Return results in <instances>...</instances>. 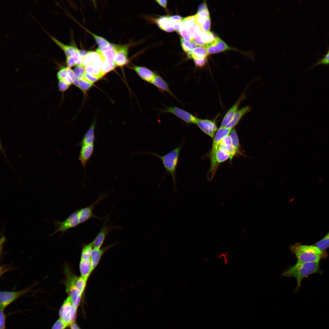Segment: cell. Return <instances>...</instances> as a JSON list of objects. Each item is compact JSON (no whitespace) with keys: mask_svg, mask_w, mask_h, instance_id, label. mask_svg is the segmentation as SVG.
<instances>
[{"mask_svg":"<svg viewBox=\"0 0 329 329\" xmlns=\"http://www.w3.org/2000/svg\"><path fill=\"white\" fill-rule=\"evenodd\" d=\"M194 62L195 65L199 67H202L206 65L207 62V58L199 59H194Z\"/></svg>","mask_w":329,"mask_h":329,"instance_id":"45","label":"cell"},{"mask_svg":"<svg viewBox=\"0 0 329 329\" xmlns=\"http://www.w3.org/2000/svg\"><path fill=\"white\" fill-rule=\"evenodd\" d=\"M119 226H107L105 223L92 242L93 248L100 249L106 237L111 231Z\"/></svg>","mask_w":329,"mask_h":329,"instance_id":"11","label":"cell"},{"mask_svg":"<svg viewBox=\"0 0 329 329\" xmlns=\"http://www.w3.org/2000/svg\"><path fill=\"white\" fill-rule=\"evenodd\" d=\"M232 130L226 127H220L214 137L210 154V164L208 174L209 180L211 179L214 177L218 166L216 157L220 142L223 138L230 134Z\"/></svg>","mask_w":329,"mask_h":329,"instance_id":"5","label":"cell"},{"mask_svg":"<svg viewBox=\"0 0 329 329\" xmlns=\"http://www.w3.org/2000/svg\"><path fill=\"white\" fill-rule=\"evenodd\" d=\"M104 198V195H101L92 204L73 212L63 221H60L56 220L54 222V225L55 226V230L50 236H52L59 232L64 234L69 229L76 227L91 218H96L100 219L101 218L94 214V208L96 204Z\"/></svg>","mask_w":329,"mask_h":329,"instance_id":"1","label":"cell"},{"mask_svg":"<svg viewBox=\"0 0 329 329\" xmlns=\"http://www.w3.org/2000/svg\"><path fill=\"white\" fill-rule=\"evenodd\" d=\"M289 249L297 261L302 262H319L327 256L326 250H322L314 245H303L298 242L291 245Z\"/></svg>","mask_w":329,"mask_h":329,"instance_id":"3","label":"cell"},{"mask_svg":"<svg viewBox=\"0 0 329 329\" xmlns=\"http://www.w3.org/2000/svg\"><path fill=\"white\" fill-rule=\"evenodd\" d=\"M66 63L67 67L71 68L76 65V63L72 56L66 57Z\"/></svg>","mask_w":329,"mask_h":329,"instance_id":"44","label":"cell"},{"mask_svg":"<svg viewBox=\"0 0 329 329\" xmlns=\"http://www.w3.org/2000/svg\"><path fill=\"white\" fill-rule=\"evenodd\" d=\"M116 52L114 62L116 66L122 67L129 62L128 58L129 47L127 45L116 44Z\"/></svg>","mask_w":329,"mask_h":329,"instance_id":"10","label":"cell"},{"mask_svg":"<svg viewBox=\"0 0 329 329\" xmlns=\"http://www.w3.org/2000/svg\"><path fill=\"white\" fill-rule=\"evenodd\" d=\"M321 274L319 262H302L297 261L294 265L290 267L285 271L281 276L286 277H292L297 280V285L295 292L300 288L302 280L305 278L315 273Z\"/></svg>","mask_w":329,"mask_h":329,"instance_id":"2","label":"cell"},{"mask_svg":"<svg viewBox=\"0 0 329 329\" xmlns=\"http://www.w3.org/2000/svg\"><path fill=\"white\" fill-rule=\"evenodd\" d=\"M68 326L60 319L59 318L55 322L51 329H65Z\"/></svg>","mask_w":329,"mask_h":329,"instance_id":"39","label":"cell"},{"mask_svg":"<svg viewBox=\"0 0 329 329\" xmlns=\"http://www.w3.org/2000/svg\"><path fill=\"white\" fill-rule=\"evenodd\" d=\"M232 144L235 149L237 154L244 155L241 152L240 144L237 133L235 128L232 129L230 133Z\"/></svg>","mask_w":329,"mask_h":329,"instance_id":"27","label":"cell"},{"mask_svg":"<svg viewBox=\"0 0 329 329\" xmlns=\"http://www.w3.org/2000/svg\"><path fill=\"white\" fill-rule=\"evenodd\" d=\"M181 45L183 50L188 54L196 47L197 44L193 41H187L182 37L180 38Z\"/></svg>","mask_w":329,"mask_h":329,"instance_id":"28","label":"cell"},{"mask_svg":"<svg viewBox=\"0 0 329 329\" xmlns=\"http://www.w3.org/2000/svg\"><path fill=\"white\" fill-rule=\"evenodd\" d=\"M207 5L206 2L204 1L200 4L197 9V12H200L202 11L207 10Z\"/></svg>","mask_w":329,"mask_h":329,"instance_id":"48","label":"cell"},{"mask_svg":"<svg viewBox=\"0 0 329 329\" xmlns=\"http://www.w3.org/2000/svg\"><path fill=\"white\" fill-rule=\"evenodd\" d=\"M6 316L4 312V310H0V329H5Z\"/></svg>","mask_w":329,"mask_h":329,"instance_id":"43","label":"cell"},{"mask_svg":"<svg viewBox=\"0 0 329 329\" xmlns=\"http://www.w3.org/2000/svg\"><path fill=\"white\" fill-rule=\"evenodd\" d=\"M251 110V108L249 106H245L238 110L230 122L226 127L232 129L238 124L242 117L250 111Z\"/></svg>","mask_w":329,"mask_h":329,"instance_id":"21","label":"cell"},{"mask_svg":"<svg viewBox=\"0 0 329 329\" xmlns=\"http://www.w3.org/2000/svg\"><path fill=\"white\" fill-rule=\"evenodd\" d=\"M85 68L86 72L92 75L100 78L103 76L100 69H98L92 64L87 65Z\"/></svg>","mask_w":329,"mask_h":329,"instance_id":"33","label":"cell"},{"mask_svg":"<svg viewBox=\"0 0 329 329\" xmlns=\"http://www.w3.org/2000/svg\"><path fill=\"white\" fill-rule=\"evenodd\" d=\"M104 59L101 54L96 51H89L82 57V64L84 66L93 64L96 62Z\"/></svg>","mask_w":329,"mask_h":329,"instance_id":"18","label":"cell"},{"mask_svg":"<svg viewBox=\"0 0 329 329\" xmlns=\"http://www.w3.org/2000/svg\"><path fill=\"white\" fill-rule=\"evenodd\" d=\"M73 71L76 78L78 79H82L86 72L85 66L82 64L76 65Z\"/></svg>","mask_w":329,"mask_h":329,"instance_id":"36","label":"cell"},{"mask_svg":"<svg viewBox=\"0 0 329 329\" xmlns=\"http://www.w3.org/2000/svg\"><path fill=\"white\" fill-rule=\"evenodd\" d=\"M246 97L245 91L235 103L227 111L223 117L220 127H226L230 122L235 114L238 110V108L241 102Z\"/></svg>","mask_w":329,"mask_h":329,"instance_id":"13","label":"cell"},{"mask_svg":"<svg viewBox=\"0 0 329 329\" xmlns=\"http://www.w3.org/2000/svg\"><path fill=\"white\" fill-rule=\"evenodd\" d=\"M198 33L201 36L202 41L205 44H208L213 41L215 39L214 35L212 32L210 31H205L201 28L198 31Z\"/></svg>","mask_w":329,"mask_h":329,"instance_id":"29","label":"cell"},{"mask_svg":"<svg viewBox=\"0 0 329 329\" xmlns=\"http://www.w3.org/2000/svg\"><path fill=\"white\" fill-rule=\"evenodd\" d=\"M70 85L62 81H59L58 86L59 90L64 91L66 90Z\"/></svg>","mask_w":329,"mask_h":329,"instance_id":"46","label":"cell"},{"mask_svg":"<svg viewBox=\"0 0 329 329\" xmlns=\"http://www.w3.org/2000/svg\"><path fill=\"white\" fill-rule=\"evenodd\" d=\"M161 111L164 113L172 114L188 124H196L199 119L188 112L176 106H166Z\"/></svg>","mask_w":329,"mask_h":329,"instance_id":"8","label":"cell"},{"mask_svg":"<svg viewBox=\"0 0 329 329\" xmlns=\"http://www.w3.org/2000/svg\"><path fill=\"white\" fill-rule=\"evenodd\" d=\"M170 18L173 22H177L182 21L183 18L182 17L179 15H175L171 16H170Z\"/></svg>","mask_w":329,"mask_h":329,"instance_id":"47","label":"cell"},{"mask_svg":"<svg viewBox=\"0 0 329 329\" xmlns=\"http://www.w3.org/2000/svg\"><path fill=\"white\" fill-rule=\"evenodd\" d=\"M155 23L161 29L165 32H171L175 31L173 23L170 19V16H161L156 19Z\"/></svg>","mask_w":329,"mask_h":329,"instance_id":"16","label":"cell"},{"mask_svg":"<svg viewBox=\"0 0 329 329\" xmlns=\"http://www.w3.org/2000/svg\"><path fill=\"white\" fill-rule=\"evenodd\" d=\"M80 89L84 92L89 90L92 86L93 83H90L83 78L79 79Z\"/></svg>","mask_w":329,"mask_h":329,"instance_id":"37","label":"cell"},{"mask_svg":"<svg viewBox=\"0 0 329 329\" xmlns=\"http://www.w3.org/2000/svg\"><path fill=\"white\" fill-rule=\"evenodd\" d=\"M95 123L94 121L85 133L81 141L79 143L80 146H81L94 143L95 139Z\"/></svg>","mask_w":329,"mask_h":329,"instance_id":"22","label":"cell"},{"mask_svg":"<svg viewBox=\"0 0 329 329\" xmlns=\"http://www.w3.org/2000/svg\"><path fill=\"white\" fill-rule=\"evenodd\" d=\"M77 308L72 304L69 296L64 301L59 311V318L70 326L74 323Z\"/></svg>","mask_w":329,"mask_h":329,"instance_id":"6","label":"cell"},{"mask_svg":"<svg viewBox=\"0 0 329 329\" xmlns=\"http://www.w3.org/2000/svg\"><path fill=\"white\" fill-rule=\"evenodd\" d=\"M182 22L186 27H188L192 26L195 23L194 15L183 18L182 20Z\"/></svg>","mask_w":329,"mask_h":329,"instance_id":"38","label":"cell"},{"mask_svg":"<svg viewBox=\"0 0 329 329\" xmlns=\"http://www.w3.org/2000/svg\"><path fill=\"white\" fill-rule=\"evenodd\" d=\"M70 329H80L78 326L75 323L70 325Z\"/></svg>","mask_w":329,"mask_h":329,"instance_id":"51","label":"cell"},{"mask_svg":"<svg viewBox=\"0 0 329 329\" xmlns=\"http://www.w3.org/2000/svg\"><path fill=\"white\" fill-rule=\"evenodd\" d=\"M208 54L216 53L231 49L223 41L216 37L212 42L205 44Z\"/></svg>","mask_w":329,"mask_h":329,"instance_id":"14","label":"cell"},{"mask_svg":"<svg viewBox=\"0 0 329 329\" xmlns=\"http://www.w3.org/2000/svg\"><path fill=\"white\" fill-rule=\"evenodd\" d=\"M85 30L94 37L98 47L96 50H100L110 45L111 43L104 37L96 35L87 29Z\"/></svg>","mask_w":329,"mask_h":329,"instance_id":"26","label":"cell"},{"mask_svg":"<svg viewBox=\"0 0 329 329\" xmlns=\"http://www.w3.org/2000/svg\"><path fill=\"white\" fill-rule=\"evenodd\" d=\"M314 245L320 249L325 251L329 247V232L322 239L317 242Z\"/></svg>","mask_w":329,"mask_h":329,"instance_id":"32","label":"cell"},{"mask_svg":"<svg viewBox=\"0 0 329 329\" xmlns=\"http://www.w3.org/2000/svg\"><path fill=\"white\" fill-rule=\"evenodd\" d=\"M113 246V245L101 249L93 248L91 258L92 272L97 266L103 254Z\"/></svg>","mask_w":329,"mask_h":329,"instance_id":"20","label":"cell"},{"mask_svg":"<svg viewBox=\"0 0 329 329\" xmlns=\"http://www.w3.org/2000/svg\"><path fill=\"white\" fill-rule=\"evenodd\" d=\"M86 80L92 83L96 82L100 78L86 72L83 78Z\"/></svg>","mask_w":329,"mask_h":329,"instance_id":"42","label":"cell"},{"mask_svg":"<svg viewBox=\"0 0 329 329\" xmlns=\"http://www.w3.org/2000/svg\"><path fill=\"white\" fill-rule=\"evenodd\" d=\"M329 64V49L323 57L320 59L317 63L313 65L314 66L320 65Z\"/></svg>","mask_w":329,"mask_h":329,"instance_id":"40","label":"cell"},{"mask_svg":"<svg viewBox=\"0 0 329 329\" xmlns=\"http://www.w3.org/2000/svg\"><path fill=\"white\" fill-rule=\"evenodd\" d=\"M73 84L75 85L77 87H78L79 88L80 85H79V80L78 79H77L76 78H75V79H74V81H73Z\"/></svg>","mask_w":329,"mask_h":329,"instance_id":"50","label":"cell"},{"mask_svg":"<svg viewBox=\"0 0 329 329\" xmlns=\"http://www.w3.org/2000/svg\"><path fill=\"white\" fill-rule=\"evenodd\" d=\"M230 154L227 152L218 148L216 154V161L217 165L230 159Z\"/></svg>","mask_w":329,"mask_h":329,"instance_id":"30","label":"cell"},{"mask_svg":"<svg viewBox=\"0 0 329 329\" xmlns=\"http://www.w3.org/2000/svg\"><path fill=\"white\" fill-rule=\"evenodd\" d=\"M93 248L92 242L84 244L82 248L80 260L87 261L91 260Z\"/></svg>","mask_w":329,"mask_h":329,"instance_id":"25","label":"cell"},{"mask_svg":"<svg viewBox=\"0 0 329 329\" xmlns=\"http://www.w3.org/2000/svg\"><path fill=\"white\" fill-rule=\"evenodd\" d=\"M98 52L101 54L104 58V61L110 63L114 62V59L116 52V44H115L114 48L111 50Z\"/></svg>","mask_w":329,"mask_h":329,"instance_id":"31","label":"cell"},{"mask_svg":"<svg viewBox=\"0 0 329 329\" xmlns=\"http://www.w3.org/2000/svg\"><path fill=\"white\" fill-rule=\"evenodd\" d=\"M190 54L191 58L196 60L206 58L208 55L205 45L196 47L190 52Z\"/></svg>","mask_w":329,"mask_h":329,"instance_id":"24","label":"cell"},{"mask_svg":"<svg viewBox=\"0 0 329 329\" xmlns=\"http://www.w3.org/2000/svg\"><path fill=\"white\" fill-rule=\"evenodd\" d=\"M91 268V260L87 261L80 260L79 268L81 276L88 280L92 273Z\"/></svg>","mask_w":329,"mask_h":329,"instance_id":"23","label":"cell"},{"mask_svg":"<svg viewBox=\"0 0 329 329\" xmlns=\"http://www.w3.org/2000/svg\"><path fill=\"white\" fill-rule=\"evenodd\" d=\"M87 280L81 276L78 277L75 281L76 288L83 294L85 289Z\"/></svg>","mask_w":329,"mask_h":329,"instance_id":"34","label":"cell"},{"mask_svg":"<svg viewBox=\"0 0 329 329\" xmlns=\"http://www.w3.org/2000/svg\"><path fill=\"white\" fill-rule=\"evenodd\" d=\"M143 81L151 83L157 73L144 66L133 65L130 67Z\"/></svg>","mask_w":329,"mask_h":329,"instance_id":"12","label":"cell"},{"mask_svg":"<svg viewBox=\"0 0 329 329\" xmlns=\"http://www.w3.org/2000/svg\"><path fill=\"white\" fill-rule=\"evenodd\" d=\"M48 35L52 41L63 51L66 57L72 56L80 51L75 47L64 44L49 34H48Z\"/></svg>","mask_w":329,"mask_h":329,"instance_id":"19","label":"cell"},{"mask_svg":"<svg viewBox=\"0 0 329 329\" xmlns=\"http://www.w3.org/2000/svg\"><path fill=\"white\" fill-rule=\"evenodd\" d=\"M196 124L203 133L212 138L218 129L214 120L199 118Z\"/></svg>","mask_w":329,"mask_h":329,"instance_id":"9","label":"cell"},{"mask_svg":"<svg viewBox=\"0 0 329 329\" xmlns=\"http://www.w3.org/2000/svg\"><path fill=\"white\" fill-rule=\"evenodd\" d=\"M31 287L17 291H1L0 293V310H4L8 306L19 298L30 292Z\"/></svg>","mask_w":329,"mask_h":329,"instance_id":"7","label":"cell"},{"mask_svg":"<svg viewBox=\"0 0 329 329\" xmlns=\"http://www.w3.org/2000/svg\"><path fill=\"white\" fill-rule=\"evenodd\" d=\"M155 1L161 7L167 9L168 2L166 0H157Z\"/></svg>","mask_w":329,"mask_h":329,"instance_id":"49","label":"cell"},{"mask_svg":"<svg viewBox=\"0 0 329 329\" xmlns=\"http://www.w3.org/2000/svg\"><path fill=\"white\" fill-rule=\"evenodd\" d=\"M94 150V143L81 146L78 160L84 168H86L87 162L92 157Z\"/></svg>","mask_w":329,"mask_h":329,"instance_id":"15","label":"cell"},{"mask_svg":"<svg viewBox=\"0 0 329 329\" xmlns=\"http://www.w3.org/2000/svg\"><path fill=\"white\" fill-rule=\"evenodd\" d=\"M116 66L114 62L110 63L104 61L100 70L104 76L106 73L114 69Z\"/></svg>","mask_w":329,"mask_h":329,"instance_id":"35","label":"cell"},{"mask_svg":"<svg viewBox=\"0 0 329 329\" xmlns=\"http://www.w3.org/2000/svg\"><path fill=\"white\" fill-rule=\"evenodd\" d=\"M182 143L177 147L175 148L169 152L161 156L156 153L150 152H139L138 154H144L150 155L155 156L161 160L165 172L162 177L163 180L165 175L167 174H170L172 178L173 182L174 192H176V168L178 165L180 152L182 146Z\"/></svg>","mask_w":329,"mask_h":329,"instance_id":"4","label":"cell"},{"mask_svg":"<svg viewBox=\"0 0 329 329\" xmlns=\"http://www.w3.org/2000/svg\"><path fill=\"white\" fill-rule=\"evenodd\" d=\"M200 27L202 30L205 31H209L210 27V17L207 18L200 26Z\"/></svg>","mask_w":329,"mask_h":329,"instance_id":"41","label":"cell"},{"mask_svg":"<svg viewBox=\"0 0 329 329\" xmlns=\"http://www.w3.org/2000/svg\"><path fill=\"white\" fill-rule=\"evenodd\" d=\"M161 92H166L173 97L176 99L170 89L168 83L158 73H156L154 78L151 83Z\"/></svg>","mask_w":329,"mask_h":329,"instance_id":"17","label":"cell"}]
</instances>
